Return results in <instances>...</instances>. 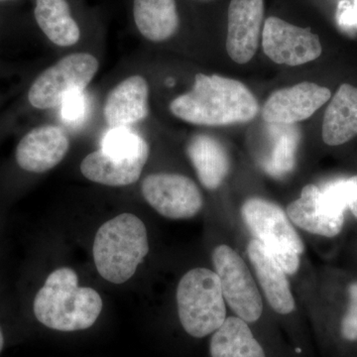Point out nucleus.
I'll return each instance as SVG.
<instances>
[{
  "instance_id": "1",
  "label": "nucleus",
  "mask_w": 357,
  "mask_h": 357,
  "mask_svg": "<svg viewBox=\"0 0 357 357\" xmlns=\"http://www.w3.org/2000/svg\"><path fill=\"white\" fill-rule=\"evenodd\" d=\"M169 109L188 123L225 126L252 121L259 105L248 86L236 79L197 74L191 91L173 100Z\"/></svg>"
},
{
  "instance_id": "2",
  "label": "nucleus",
  "mask_w": 357,
  "mask_h": 357,
  "mask_svg": "<svg viewBox=\"0 0 357 357\" xmlns=\"http://www.w3.org/2000/svg\"><path fill=\"white\" fill-rule=\"evenodd\" d=\"M102 300L93 289L79 287L75 270L59 268L52 272L33 300L35 318L60 332H77L95 325L102 311Z\"/></svg>"
},
{
  "instance_id": "3",
  "label": "nucleus",
  "mask_w": 357,
  "mask_h": 357,
  "mask_svg": "<svg viewBox=\"0 0 357 357\" xmlns=\"http://www.w3.org/2000/svg\"><path fill=\"white\" fill-rule=\"evenodd\" d=\"M148 252L146 227L133 213H121L103 223L93 241L96 270L110 283L123 284L128 281Z\"/></svg>"
},
{
  "instance_id": "4",
  "label": "nucleus",
  "mask_w": 357,
  "mask_h": 357,
  "mask_svg": "<svg viewBox=\"0 0 357 357\" xmlns=\"http://www.w3.org/2000/svg\"><path fill=\"white\" fill-rule=\"evenodd\" d=\"M146 140L128 128H114L100 150L82 161L84 177L96 184L126 187L137 182L149 158Z\"/></svg>"
},
{
  "instance_id": "5",
  "label": "nucleus",
  "mask_w": 357,
  "mask_h": 357,
  "mask_svg": "<svg viewBox=\"0 0 357 357\" xmlns=\"http://www.w3.org/2000/svg\"><path fill=\"white\" fill-rule=\"evenodd\" d=\"M176 299L181 325L192 337L213 335L227 318L220 278L208 268L188 271L178 282Z\"/></svg>"
},
{
  "instance_id": "6",
  "label": "nucleus",
  "mask_w": 357,
  "mask_h": 357,
  "mask_svg": "<svg viewBox=\"0 0 357 357\" xmlns=\"http://www.w3.org/2000/svg\"><path fill=\"white\" fill-rule=\"evenodd\" d=\"M241 217L256 241L288 275L299 271L304 243L287 213L279 204L262 198L246 199Z\"/></svg>"
},
{
  "instance_id": "7",
  "label": "nucleus",
  "mask_w": 357,
  "mask_h": 357,
  "mask_svg": "<svg viewBox=\"0 0 357 357\" xmlns=\"http://www.w3.org/2000/svg\"><path fill=\"white\" fill-rule=\"evenodd\" d=\"M100 62L89 53H74L47 68L32 82L26 100L34 109H52L82 93L95 79Z\"/></svg>"
},
{
  "instance_id": "8",
  "label": "nucleus",
  "mask_w": 357,
  "mask_h": 357,
  "mask_svg": "<svg viewBox=\"0 0 357 357\" xmlns=\"http://www.w3.org/2000/svg\"><path fill=\"white\" fill-rule=\"evenodd\" d=\"M211 259L227 306L246 323L259 321L263 314L261 294L243 258L234 248L220 244L213 249Z\"/></svg>"
},
{
  "instance_id": "9",
  "label": "nucleus",
  "mask_w": 357,
  "mask_h": 357,
  "mask_svg": "<svg viewBox=\"0 0 357 357\" xmlns=\"http://www.w3.org/2000/svg\"><path fill=\"white\" fill-rule=\"evenodd\" d=\"M141 192L159 215L170 220L196 217L204 206L198 185L192 178L180 174H151L143 180Z\"/></svg>"
},
{
  "instance_id": "10",
  "label": "nucleus",
  "mask_w": 357,
  "mask_h": 357,
  "mask_svg": "<svg viewBox=\"0 0 357 357\" xmlns=\"http://www.w3.org/2000/svg\"><path fill=\"white\" fill-rule=\"evenodd\" d=\"M262 47L270 60L291 67L317 60L323 52L318 35L309 28L298 27L274 16L265 21Z\"/></svg>"
},
{
  "instance_id": "11",
  "label": "nucleus",
  "mask_w": 357,
  "mask_h": 357,
  "mask_svg": "<svg viewBox=\"0 0 357 357\" xmlns=\"http://www.w3.org/2000/svg\"><path fill=\"white\" fill-rule=\"evenodd\" d=\"M69 149L70 140L64 129L45 124L30 129L20 138L14 161L23 172L43 174L59 165Z\"/></svg>"
},
{
  "instance_id": "12",
  "label": "nucleus",
  "mask_w": 357,
  "mask_h": 357,
  "mask_svg": "<svg viewBox=\"0 0 357 357\" xmlns=\"http://www.w3.org/2000/svg\"><path fill=\"white\" fill-rule=\"evenodd\" d=\"M331 98L326 86L304 82L274 91L263 105L262 119L273 126H292L310 119Z\"/></svg>"
},
{
  "instance_id": "13",
  "label": "nucleus",
  "mask_w": 357,
  "mask_h": 357,
  "mask_svg": "<svg viewBox=\"0 0 357 357\" xmlns=\"http://www.w3.org/2000/svg\"><path fill=\"white\" fill-rule=\"evenodd\" d=\"M264 0H231L229 6L227 51L237 64L255 57L261 36Z\"/></svg>"
},
{
  "instance_id": "14",
  "label": "nucleus",
  "mask_w": 357,
  "mask_h": 357,
  "mask_svg": "<svg viewBox=\"0 0 357 357\" xmlns=\"http://www.w3.org/2000/svg\"><path fill=\"white\" fill-rule=\"evenodd\" d=\"M149 114V84L140 75L124 79L110 91L103 116L110 128H130Z\"/></svg>"
},
{
  "instance_id": "15",
  "label": "nucleus",
  "mask_w": 357,
  "mask_h": 357,
  "mask_svg": "<svg viewBox=\"0 0 357 357\" xmlns=\"http://www.w3.org/2000/svg\"><path fill=\"white\" fill-rule=\"evenodd\" d=\"M248 255L258 283L273 311L282 316H287L295 311V299L289 283L288 274L283 268L255 238L249 241Z\"/></svg>"
},
{
  "instance_id": "16",
  "label": "nucleus",
  "mask_w": 357,
  "mask_h": 357,
  "mask_svg": "<svg viewBox=\"0 0 357 357\" xmlns=\"http://www.w3.org/2000/svg\"><path fill=\"white\" fill-rule=\"evenodd\" d=\"M289 220L299 229L314 236L335 237L342 232L344 215H335L326 210L321 202L318 185H305L299 198L286 208Z\"/></svg>"
},
{
  "instance_id": "17",
  "label": "nucleus",
  "mask_w": 357,
  "mask_h": 357,
  "mask_svg": "<svg viewBox=\"0 0 357 357\" xmlns=\"http://www.w3.org/2000/svg\"><path fill=\"white\" fill-rule=\"evenodd\" d=\"M187 154L206 189L215 191L222 185L229 173L230 159L220 141L206 134L192 136L188 143Z\"/></svg>"
},
{
  "instance_id": "18",
  "label": "nucleus",
  "mask_w": 357,
  "mask_h": 357,
  "mask_svg": "<svg viewBox=\"0 0 357 357\" xmlns=\"http://www.w3.org/2000/svg\"><path fill=\"white\" fill-rule=\"evenodd\" d=\"M321 136L328 146H338L357 136V88L344 84L326 107Z\"/></svg>"
},
{
  "instance_id": "19",
  "label": "nucleus",
  "mask_w": 357,
  "mask_h": 357,
  "mask_svg": "<svg viewBox=\"0 0 357 357\" xmlns=\"http://www.w3.org/2000/svg\"><path fill=\"white\" fill-rule=\"evenodd\" d=\"M211 357H267L249 324L236 316L227 317L211 335Z\"/></svg>"
},
{
  "instance_id": "20",
  "label": "nucleus",
  "mask_w": 357,
  "mask_h": 357,
  "mask_svg": "<svg viewBox=\"0 0 357 357\" xmlns=\"http://www.w3.org/2000/svg\"><path fill=\"white\" fill-rule=\"evenodd\" d=\"M137 29L151 42H164L177 32L178 15L175 0H134Z\"/></svg>"
},
{
  "instance_id": "21",
  "label": "nucleus",
  "mask_w": 357,
  "mask_h": 357,
  "mask_svg": "<svg viewBox=\"0 0 357 357\" xmlns=\"http://www.w3.org/2000/svg\"><path fill=\"white\" fill-rule=\"evenodd\" d=\"M34 17L45 36L57 46H74L81 38L67 0H36Z\"/></svg>"
},
{
  "instance_id": "22",
  "label": "nucleus",
  "mask_w": 357,
  "mask_h": 357,
  "mask_svg": "<svg viewBox=\"0 0 357 357\" xmlns=\"http://www.w3.org/2000/svg\"><path fill=\"white\" fill-rule=\"evenodd\" d=\"M299 135L290 132L280 135L275 143L273 151L264 163L265 171L275 178H281L292 172L295 167L296 151H297Z\"/></svg>"
},
{
  "instance_id": "23",
  "label": "nucleus",
  "mask_w": 357,
  "mask_h": 357,
  "mask_svg": "<svg viewBox=\"0 0 357 357\" xmlns=\"http://www.w3.org/2000/svg\"><path fill=\"white\" fill-rule=\"evenodd\" d=\"M340 333L344 340L357 342V282L349 286V307L340 323Z\"/></svg>"
},
{
  "instance_id": "24",
  "label": "nucleus",
  "mask_w": 357,
  "mask_h": 357,
  "mask_svg": "<svg viewBox=\"0 0 357 357\" xmlns=\"http://www.w3.org/2000/svg\"><path fill=\"white\" fill-rule=\"evenodd\" d=\"M62 116L66 121L77 123L84 119L86 114V100H84V91L74 93L66 98L62 103Z\"/></svg>"
},
{
  "instance_id": "25",
  "label": "nucleus",
  "mask_w": 357,
  "mask_h": 357,
  "mask_svg": "<svg viewBox=\"0 0 357 357\" xmlns=\"http://www.w3.org/2000/svg\"><path fill=\"white\" fill-rule=\"evenodd\" d=\"M345 201L347 208L357 220V176L345 178Z\"/></svg>"
},
{
  "instance_id": "26",
  "label": "nucleus",
  "mask_w": 357,
  "mask_h": 357,
  "mask_svg": "<svg viewBox=\"0 0 357 357\" xmlns=\"http://www.w3.org/2000/svg\"><path fill=\"white\" fill-rule=\"evenodd\" d=\"M4 344H6V338H4L3 331H2L1 326H0V354L3 349Z\"/></svg>"
},
{
  "instance_id": "27",
  "label": "nucleus",
  "mask_w": 357,
  "mask_h": 357,
  "mask_svg": "<svg viewBox=\"0 0 357 357\" xmlns=\"http://www.w3.org/2000/svg\"><path fill=\"white\" fill-rule=\"evenodd\" d=\"M15 1V0H0V3H4V2Z\"/></svg>"
}]
</instances>
